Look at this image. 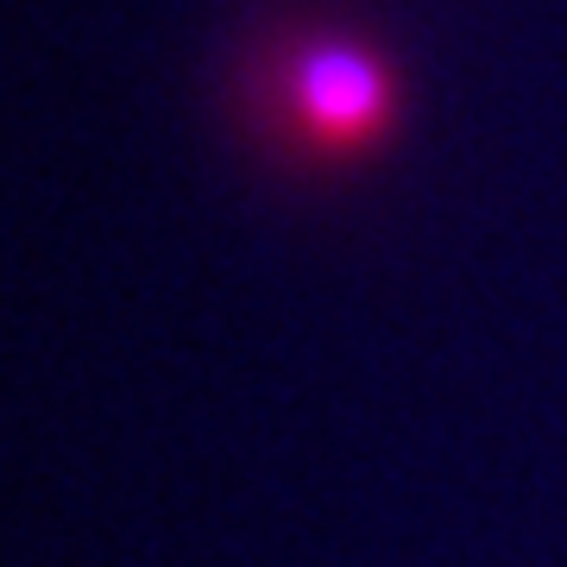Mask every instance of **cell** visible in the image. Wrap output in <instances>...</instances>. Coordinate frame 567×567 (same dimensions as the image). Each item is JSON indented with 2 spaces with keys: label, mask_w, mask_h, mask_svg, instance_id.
<instances>
[{
  "label": "cell",
  "mask_w": 567,
  "mask_h": 567,
  "mask_svg": "<svg viewBox=\"0 0 567 567\" xmlns=\"http://www.w3.org/2000/svg\"><path fill=\"white\" fill-rule=\"evenodd\" d=\"M290 114L316 152H360L391 121V76L347 39L309 44L290 63Z\"/></svg>",
  "instance_id": "obj_1"
}]
</instances>
